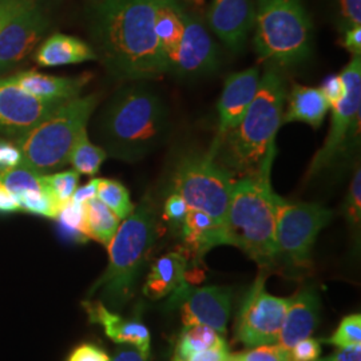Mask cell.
Wrapping results in <instances>:
<instances>
[{"mask_svg": "<svg viewBox=\"0 0 361 361\" xmlns=\"http://www.w3.org/2000/svg\"><path fill=\"white\" fill-rule=\"evenodd\" d=\"M286 110L283 114V125L290 122H302L319 129L331 110L320 89L295 85L286 94Z\"/></svg>", "mask_w": 361, "mask_h": 361, "instance_id": "21", "label": "cell"}, {"mask_svg": "<svg viewBox=\"0 0 361 361\" xmlns=\"http://www.w3.org/2000/svg\"><path fill=\"white\" fill-rule=\"evenodd\" d=\"M82 305L89 316V322L101 325L110 340L116 344L133 345L146 359L149 357L150 332L146 325L137 320H126L121 317L116 312L109 310L102 300H86Z\"/></svg>", "mask_w": 361, "mask_h": 361, "instance_id": "18", "label": "cell"}, {"mask_svg": "<svg viewBox=\"0 0 361 361\" xmlns=\"http://www.w3.org/2000/svg\"><path fill=\"white\" fill-rule=\"evenodd\" d=\"M267 276L259 274L241 307L235 336L246 347L273 344L279 340L289 298L271 296L265 290Z\"/></svg>", "mask_w": 361, "mask_h": 361, "instance_id": "11", "label": "cell"}, {"mask_svg": "<svg viewBox=\"0 0 361 361\" xmlns=\"http://www.w3.org/2000/svg\"><path fill=\"white\" fill-rule=\"evenodd\" d=\"M47 26V19L35 0H22L0 28V75L35 50Z\"/></svg>", "mask_w": 361, "mask_h": 361, "instance_id": "12", "label": "cell"}, {"mask_svg": "<svg viewBox=\"0 0 361 361\" xmlns=\"http://www.w3.org/2000/svg\"><path fill=\"white\" fill-rule=\"evenodd\" d=\"M20 164H22V157L16 145L0 138V171L15 168Z\"/></svg>", "mask_w": 361, "mask_h": 361, "instance_id": "40", "label": "cell"}, {"mask_svg": "<svg viewBox=\"0 0 361 361\" xmlns=\"http://www.w3.org/2000/svg\"><path fill=\"white\" fill-rule=\"evenodd\" d=\"M286 94L283 74L277 66H269L240 123L216 135L209 149L233 180L257 173L269 157L276 155V135L283 125Z\"/></svg>", "mask_w": 361, "mask_h": 361, "instance_id": "2", "label": "cell"}, {"mask_svg": "<svg viewBox=\"0 0 361 361\" xmlns=\"http://www.w3.org/2000/svg\"><path fill=\"white\" fill-rule=\"evenodd\" d=\"M207 22L229 50L240 52L244 49L247 35L255 25V1L212 0Z\"/></svg>", "mask_w": 361, "mask_h": 361, "instance_id": "16", "label": "cell"}, {"mask_svg": "<svg viewBox=\"0 0 361 361\" xmlns=\"http://www.w3.org/2000/svg\"><path fill=\"white\" fill-rule=\"evenodd\" d=\"M147 359L142 356L140 352L130 350V349H123L119 350L113 361H146Z\"/></svg>", "mask_w": 361, "mask_h": 361, "instance_id": "46", "label": "cell"}, {"mask_svg": "<svg viewBox=\"0 0 361 361\" xmlns=\"http://www.w3.org/2000/svg\"><path fill=\"white\" fill-rule=\"evenodd\" d=\"M233 183L234 180L214 161L210 149L183 153L171 174V192L180 194L189 209L207 213L222 226Z\"/></svg>", "mask_w": 361, "mask_h": 361, "instance_id": "8", "label": "cell"}, {"mask_svg": "<svg viewBox=\"0 0 361 361\" xmlns=\"http://www.w3.org/2000/svg\"><path fill=\"white\" fill-rule=\"evenodd\" d=\"M345 214L349 224L356 229H359L361 221V169L360 165L355 169L352 180L349 185L347 202H345Z\"/></svg>", "mask_w": 361, "mask_h": 361, "instance_id": "35", "label": "cell"}, {"mask_svg": "<svg viewBox=\"0 0 361 361\" xmlns=\"http://www.w3.org/2000/svg\"><path fill=\"white\" fill-rule=\"evenodd\" d=\"M55 219H58L59 228L67 238L79 243L89 240L85 225V204H78L73 200L67 201Z\"/></svg>", "mask_w": 361, "mask_h": 361, "instance_id": "30", "label": "cell"}, {"mask_svg": "<svg viewBox=\"0 0 361 361\" xmlns=\"http://www.w3.org/2000/svg\"><path fill=\"white\" fill-rule=\"evenodd\" d=\"M322 353V344L319 340L307 337L298 341L293 348L290 349L292 361H314L319 359Z\"/></svg>", "mask_w": 361, "mask_h": 361, "instance_id": "37", "label": "cell"}, {"mask_svg": "<svg viewBox=\"0 0 361 361\" xmlns=\"http://www.w3.org/2000/svg\"><path fill=\"white\" fill-rule=\"evenodd\" d=\"M274 157L257 173L234 180L224 222V245L240 247L262 269L277 264L276 193L271 183Z\"/></svg>", "mask_w": 361, "mask_h": 361, "instance_id": "4", "label": "cell"}, {"mask_svg": "<svg viewBox=\"0 0 361 361\" xmlns=\"http://www.w3.org/2000/svg\"><path fill=\"white\" fill-rule=\"evenodd\" d=\"M180 234L186 249L194 257L201 258L212 247L224 245V226L201 210L189 209Z\"/></svg>", "mask_w": 361, "mask_h": 361, "instance_id": "24", "label": "cell"}, {"mask_svg": "<svg viewBox=\"0 0 361 361\" xmlns=\"http://www.w3.org/2000/svg\"><path fill=\"white\" fill-rule=\"evenodd\" d=\"M107 157L109 155L104 152V147H99L91 142L87 131L85 130L79 135L71 150L68 164H71L79 174L97 176Z\"/></svg>", "mask_w": 361, "mask_h": 361, "instance_id": "28", "label": "cell"}, {"mask_svg": "<svg viewBox=\"0 0 361 361\" xmlns=\"http://www.w3.org/2000/svg\"><path fill=\"white\" fill-rule=\"evenodd\" d=\"M341 34V46L353 55H361V26L348 28Z\"/></svg>", "mask_w": 361, "mask_h": 361, "instance_id": "41", "label": "cell"}, {"mask_svg": "<svg viewBox=\"0 0 361 361\" xmlns=\"http://www.w3.org/2000/svg\"><path fill=\"white\" fill-rule=\"evenodd\" d=\"M168 107L152 86L137 82L118 91L99 119V137L107 155L135 162L166 141Z\"/></svg>", "mask_w": 361, "mask_h": 361, "instance_id": "3", "label": "cell"}, {"mask_svg": "<svg viewBox=\"0 0 361 361\" xmlns=\"http://www.w3.org/2000/svg\"><path fill=\"white\" fill-rule=\"evenodd\" d=\"M335 13L340 32L361 26V0H335Z\"/></svg>", "mask_w": 361, "mask_h": 361, "instance_id": "34", "label": "cell"}, {"mask_svg": "<svg viewBox=\"0 0 361 361\" xmlns=\"http://www.w3.org/2000/svg\"><path fill=\"white\" fill-rule=\"evenodd\" d=\"M219 66V47L202 22L185 13L180 44L169 62V71L180 78L205 77Z\"/></svg>", "mask_w": 361, "mask_h": 361, "instance_id": "14", "label": "cell"}, {"mask_svg": "<svg viewBox=\"0 0 361 361\" xmlns=\"http://www.w3.org/2000/svg\"><path fill=\"white\" fill-rule=\"evenodd\" d=\"M63 102L38 98L19 86L13 77L3 78L0 79V133L19 138Z\"/></svg>", "mask_w": 361, "mask_h": 361, "instance_id": "13", "label": "cell"}, {"mask_svg": "<svg viewBox=\"0 0 361 361\" xmlns=\"http://www.w3.org/2000/svg\"><path fill=\"white\" fill-rule=\"evenodd\" d=\"M97 198L111 209L119 219H128L135 207L131 202L129 190L119 180L99 178Z\"/></svg>", "mask_w": 361, "mask_h": 361, "instance_id": "29", "label": "cell"}, {"mask_svg": "<svg viewBox=\"0 0 361 361\" xmlns=\"http://www.w3.org/2000/svg\"><path fill=\"white\" fill-rule=\"evenodd\" d=\"M274 205L277 261L283 259L295 268L308 267L312 247L334 212L319 204L289 202L277 194Z\"/></svg>", "mask_w": 361, "mask_h": 361, "instance_id": "10", "label": "cell"}, {"mask_svg": "<svg viewBox=\"0 0 361 361\" xmlns=\"http://www.w3.org/2000/svg\"><path fill=\"white\" fill-rule=\"evenodd\" d=\"M314 361H361V345L340 348V350L334 355Z\"/></svg>", "mask_w": 361, "mask_h": 361, "instance_id": "44", "label": "cell"}, {"mask_svg": "<svg viewBox=\"0 0 361 361\" xmlns=\"http://www.w3.org/2000/svg\"><path fill=\"white\" fill-rule=\"evenodd\" d=\"M320 91L323 92L325 99L332 107L344 98V95L347 92V87H345V83H344L341 75H328L324 79Z\"/></svg>", "mask_w": 361, "mask_h": 361, "instance_id": "38", "label": "cell"}, {"mask_svg": "<svg viewBox=\"0 0 361 361\" xmlns=\"http://www.w3.org/2000/svg\"><path fill=\"white\" fill-rule=\"evenodd\" d=\"M20 3L22 0H0V28Z\"/></svg>", "mask_w": 361, "mask_h": 361, "instance_id": "45", "label": "cell"}, {"mask_svg": "<svg viewBox=\"0 0 361 361\" xmlns=\"http://www.w3.org/2000/svg\"><path fill=\"white\" fill-rule=\"evenodd\" d=\"M157 0H99L92 16L97 58L114 77L147 80L168 73L155 35Z\"/></svg>", "mask_w": 361, "mask_h": 361, "instance_id": "1", "label": "cell"}, {"mask_svg": "<svg viewBox=\"0 0 361 361\" xmlns=\"http://www.w3.org/2000/svg\"><path fill=\"white\" fill-rule=\"evenodd\" d=\"M228 361H292L290 350L273 344L258 345L243 353L229 355Z\"/></svg>", "mask_w": 361, "mask_h": 361, "instance_id": "33", "label": "cell"}, {"mask_svg": "<svg viewBox=\"0 0 361 361\" xmlns=\"http://www.w3.org/2000/svg\"><path fill=\"white\" fill-rule=\"evenodd\" d=\"M225 343L214 329L207 325H189L177 341L174 361H186L195 353Z\"/></svg>", "mask_w": 361, "mask_h": 361, "instance_id": "27", "label": "cell"}, {"mask_svg": "<svg viewBox=\"0 0 361 361\" xmlns=\"http://www.w3.org/2000/svg\"><path fill=\"white\" fill-rule=\"evenodd\" d=\"M185 8L178 0H157L155 6V35L159 42L166 62L177 51L185 26Z\"/></svg>", "mask_w": 361, "mask_h": 361, "instance_id": "25", "label": "cell"}, {"mask_svg": "<svg viewBox=\"0 0 361 361\" xmlns=\"http://www.w3.org/2000/svg\"><path fill=\"white\" fill-rule=\"evenodd\" d=\"M320 319V298L314 288H304L292 298L285 314L284 324L279 336V345L290 349L298 341L310 337Z\"/></svg>", "mask_w": 361, "mask_h": 361, "instance_id": "19", "label": "cell"}, {"mask_svg": "<svg viewBox=\"0 0 361 361\" xmlns=\"http://www.w3.org/2000/svg\"><path fill=\"white\" fill-rule=\"evenodd\" d=\"M180 316L185 326L207 325L219 334H224L231 314L232 290L222 286H205L180 295ZM178 297V298H180Z\"/></svg>", "mask_w": 361, "mask_h": 361, "instance_id": "15", "label": "cell"}, {"mask_svg": "<svg viewBox=\"0 0 361 361\" xmlns=\"http://www.w3.org/2000/svg\"><path fill=\"white\" fill-rule=\"evenodd\" d=\"M98 104L97 95L77 97L58 106L34 129L16 138L22 164L40 173L63 168L79 135L86 130Z\"/></svg>", "mask_w": 361, "mask_h": 361, "instance_id": "7", "label": "cell"}, {"mask_svg": "<svg viewBox=\"0 0 361 361\" xmlns=\"http://www.w3.org/2000/svg\"><path fill=\"white\" fill-rule=\"evenodd\" d=\"M255 49L277 67L304 62L312 54L313 26L302 0H256Z\"/></svg>", "mask_w": 361, "mask_h": 361, "instance_id": "6", "label": "cell"}, {"mask_svg": "<svg viewBox=\"0 0 361 361\" xmlns=\"http://www.w3.org/2000/svg\"><path fill=\"white\" fill-rule=\"evenodd\" d=\"M261 83V71L250 67L226 78L219 102V130L217 134L233 129L240 123L250 104L257 95Z\"/></svg>", "mask_w": 361, "mask_h": 361, "instance_id": "17", "label": "cell"}, {"mask_svg": "<svg viewBox=\"0 0 361 361\" xmlns=\"http://www.w3.org/2000/svg\"><path fill=\"white\" fill-rule=\"evenodd\" d=\"M67 361H111V359L104 349L99 348L98 345L85 343L78 345L77 348L70 353Z\"/></svg>", "mask_w": 361, "mask_h": 361, "instance_id": "39", "label": "cell"}, {"mask_svg": "<svg viewBox=\"0 0 361 361\" xmlns=\"http://www.w3.org/2000/svg\"><path fill=\"white\" fill-rule=\"evenodd\" d=\"M79 177L80 174L75 170L61 171L51 176H46V185L52 197L58 202L65 205L67 201L71 200L73 194L75 193L78 183H79Z\"/></svg>", "mask_w": 361, "mask_h": 361, "instance_id": "31", "label": "cell"}, {"mask_svg": "<svg viewBox=\"0 0 361 361\" xmlns=\"http://www.w3.org/2000/svg\"><path fill=\"white\" fill-rule=\"evenodd\" d=\"M188 257L180 252H171L158 258L152 265L143 293L149 298L159 300L186 285Z\"/></svg>", "mask_w": 361, "mask_h": 361, "instance_id": "22", "label": "cell"}, {"mask_svg": "<svg viewBox=\"0 0 361 361\" xmlns=\"http://www.w3.org/2000/svg\"><path fill=\"white\" fill-rule=\"evenodd\" d=\"M157 233L154 207L149 200H145L123 219L107 245L109 265L92 285L89 296L99 292L109 305L123 307L134 296L138 276L154 245Z\"/></svg>", "mask_w": 361, "mask_h": 361, "instance_id": "5", "label": "cell"}, {"mask_svg": "<svg viewBox=\"0 0 361 361\" xmlns=\"http://www.w3.org/2000/svg\"><path fill=\"white\" fill-rule=\"evenodd\" d=\"M326 343L337 348H348L361 345V316L360 313L349 314L341 320L335 334L326 340Z\"/></svg>", "mask_w": 361, "mask_h": 361, "instance_id": "32", "label": "cell"}, {"mask_svg": "<svg viewBox=\"0 0 361 361\" xmlns=\"http://www.w3.org/2000/svg\"><path fill=\"white\" fill-rule=\"evenodd\" d=\"M85 225L89 240L107 246L118 231L121 219L95 197L85 204Z\"/></svg>", "mask_w": 361, "mask_h": 361, "instance_id": "26", "label": "cell"}, {"mask_svg": "<svg viewBox=\"0 0 361 361\" xmlns=\"http://www.w3.org/2000/svg\"><path fill=\"white\" fill-rule=\"evenodd\" d=\"M347 92L332 106L331 129L322 149L313 157L307 177L312 178L325 169L347 157L349 150L360 140L361 123V55H353L341 71Z\"/></svg>", "mask_w": 361, "mask_h": 361, "instance_id": "9", "label": "cell"}, {"mask_svg": "<svg viewBox=\"0 0 361 361\" xmlns=\"http://www.w3.org/2000/svg\"><path fill=\"white\" fill-rule=\"evenodd\" d=\"M89 74L75 78L52 77L28 70L20 71L13 79L30 94L47 101H68L77 98L90 80Z\"/></svg>", "mask_w": 361, "mask_h": 361, "instance_id": "20", "label": "cell"}, {"mask_svg": "<svg viewBox=\"0 0 361 361\" xmlns=\"http://www.w3.org/2000/svg\"><path fill=\"white\" fill-rule=\"evenodd\" d=\"M98 182H99V178H92L85 186L77 188V190H75V193L73 194L71 200L75 201L78 204H86L87 201H90L91 198H95L97 190H98Z\"/></svg>", "mask_w": 361, "mask_h": 361, "instance_id": "43", "label": "cell"}, {"mask_svg": "<svg viewBox=\"0 0 361 361\" xmlns=\"http://www.w3.org/2000/svg\"><path fill=\"white\" fill-rule=\"evenodd\" d=\"M189 212V207L185 202V200L180 197V194L176 192H171L165 202V219L174 228V231H180V226L185 221V217Z\"/></svg>", "mask_w": 361, "mask_h": 361, "instance_id": "36", "label": "cell"}, {"mask_svg": "<svg viewBox=\"0 0 361 361\" xmlns=\"http://www.w3.org/2000/svg\"><path fill=\"white\" fill-rule=\"evenodd\" d=\"M35 59L43 67H56L97 61L98 58L97 52L83 40L65 34H54L39 46Z\"/></svg>", "mask_w": 361, "mask_h": 361, "instance_id": "23", "label": "cell"}, {"mask_svg": "<svg viewBox=\"0 0 361 361\" xmlns=\"http://www.w3.org/2000/svg\"><path fill=\"white\" fill-rule=\"evenodd\" d=\"M228 359H229V350L226 347V343H222L216 347L195 353L186 361H228Z\"/></svg>", "mask_w": 361, "mask_h": 361, "instance_id": "42", "label": "cell"}]
</instances>
